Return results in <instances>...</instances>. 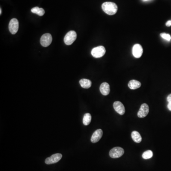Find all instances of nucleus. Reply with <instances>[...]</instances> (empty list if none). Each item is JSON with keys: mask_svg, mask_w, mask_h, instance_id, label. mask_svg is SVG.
I'll return each mask as SVG.
<instances>
[{"mask_svg": "<svg viewBox=\"0 0 171 171\" xmlns=\"http://www.w3.org/2000/svg\"><path fill=\"white\" fill-rule=\"evenodd\" d=\"M160 36L162 38H163L165 40L169 41L171 40V36L169 34L162 33V34H160Z\"/></svg>", "mask_w": 171, "mask_h": 171, "instance_id": "6ab92c4d", "label": "nucleus"}, {"mask_svg": "<svg viewBox=\"0 0 171 171\" xmlns=\"http://www.w3.org/2000/svg\"><path fill=\"white\" fill-rule=\"evenodd\" d=\"M106 49L104 46H98L92 49L91 55L96 58H99L103 56L106 53Z\"/></svg>", "mask_w": 171, "mask_h": 171, "instance_id": "7ed1b4c3", "label": "nucleus"}, {"mask_svg": "<svg viewBox=\"0 0 171 171\" xmlns=\"http://www.w3.org/2000/svg\"><path fill=\"white\" fill-rule=\"evenodd\" d=\"M110 86L107 82H103L100 86V91L101 94L104 96H107L110 93Z\"/></svg>", "mask_w": 171, "mask_h": 171, "instance_id": "f8f14e48", "label": "nucleus"}, {"mask_svg": "<svg viewBox=\"0 0 171 171\" xmlns=\"http://www.w3.org/2000/svg\"><path fill=\"white\" fill-rule=\"evenodd\" d=\"M149 112V108L148 105L146 103L143 104L138 112V117L139 118H144L147 116Z\"/></svg>", "mask_w": 171, "mask_h": 171, "instance_id": "0eeeda50", "label": "nucleus"}, {"mask_svg": "<svg viewBox=\"0 0 171 171\" xmlns=\"http://www.w3.org/2000/svg\"><path fill=\"white\" fill-rule=\"evenodd\" d=\"M52 41V38L51 34H45L43 35L40 38V43L41 45L46 47L50 45Z\"/></svg>", "mask_w": 171, "mask_h": 171, "instance_id": "39448f33", "label": "nucleus"}, {"mask_svg": "<svg viewBox=\"0 0 171 171\" xmlns=\"http://www.w3.org/2000/svg\"><path fill=\"white\" fill-rule=\"evenodd\" d=\"M131 137L134 141L137 143H139L142 141V138L139 132L137 131H134L131 133Z\"/></svg>", "mask_w": 171, "mask_h": 171, "instance_id": "2eb2a0df", "label": "nucleus"}, {"mask_svg": "<svg viewBox=\"0 0 171 171\" xmlns=\"http://www.w3.org/2000/svg\"><path fill=\"white\" fill-rule=\"evenodd\" d=\"M167 100L168 102H171V94L168 96L167 98Z\"/></svg>", "mask_w": 171, "mask_h": 171, "instance_id": "412c9836", "label": "nucleus"}, {"mask_svg": "<svg viewBox=\"0 0 171 171\" xmlns=\"http://www.w3.org/2000/svg\"><path fill=\"white\" fill-rule=\"evenodd\" d=\"M124 150L120 147H116L110 150L109 155L112 158H120L124 155Z\"/></svg>", "mask_w": 171, "mask_h": 171, "instance_id": "20e7f679", "label": "nucleus"}, {"mask_svg": "<svg viewBox=\"0 0 171 171\" xmlns=\"http://www.w3.org/2000/svg\"><path fill=\"white\" fill-rule=\"evenodd\" d=\"M128 86L131 90H136L141 87V83L138 81L133 79L129 82Z\"/></svg>", "mask_w": 171, "mask_h": 171, "instance_id": "ddd939ff", "label": "nucleus"}, {"mask_svg": "<svg viewBox=\"0 0 171 171\" xmlns=\"http://www.w3.org/2000/svg\"><path fill=\"white\" fill-rule=\"evenodd\" d=\"M166 26L167 27H170L171 26V20H169V21H167V23L165 24Z\"/></svg>", "mask_w": 171, "mask_h": 171, "instance_id": "aec40b11", "label": "nucleus"}, {"mask_svg": "<svg viewBox=\"0 0 171 171\" xmlns=\"http://www.w3.org/2000/svg\"><path fill=\"white\" fill-rule=\"evenodd\" d=\"M31 12L40 16H43L45 13V10L43 8L38 7H35L31 9Z\"/></svg>", "mask_w": 171, "mask_h": 171, "instance_id": "dca6fc26", "label": "nucleus"}, {"mask_svg": "<svg viewBox=\"0 0 171 171\" xmlns=\"http://www.w3.org/2000/svg\"><path fill=\"white\" fill-rule=\"evenodd\" d=\"M144 1H148V0H143Z\"/></svg>", "mask_w": 171, "mask_h": 171, "instance_id": "b1692460", "label": "nucleus"}, {"mask_svg": "<svg viewBox=\"0 0 171 171\" xmlns=\"http://www.w3.org/2000/svg\"><path fill=\"white\" fill-rule=\"evenodd\" d=\"M77 39V34L74 31H70L66 34L64 39L65 43L67 45H70Z\"/></svg>", "mask_w": 171, "mask_h": 171, "instance_id": "f03ea898", "label": "nucleus"}, {"mask_svg": "<svg viewBox=\"0 0 171 171\" xmlns=\"http://www.w3.org/2000/svg\"><path fill=\"white\" fill-rule=\"evenodd\" d=\"M91 121V116L90 113H86L83 119V123L85 125H88Z\"/></svg>", "mask_w": 171, "mask_h": 171, "instance_id": "f3484780", "label": "nucleus"}, {"mask_svg": "<svg viewBox=\"0 0 171 171\" xmlns=\"http://www.w3.org/2000/svg\"><path fill=\"white\" fill-rule=\"evenodd\" d=\"M102 9L105 13L109 15H114L117 11V5L113 2H105L102 5Z\"/></svg>", "mask_w": 171, "mask_h": 171, "instance_id": "f257e3e1", "label": "nucleus"}, {"mask_svg": "<svg viewBox=\"0 0 171 171\" xmlns=\"http://www.w3.org/2000/svg\"><path fill=\"white\" fill-rule=\"evenodd\" d=\"M103 134V132L101 129H99L96 130L94 132V133L93 134L92 137L91 138V142L93 143L98 142L102 137Z\"/></svg>", "mask_w": 171, "mask_h": 171, "instance_id": "9b49d317", "label": "nucleus"}, {"mask_svg": "<svg viewBox=\"0 0 171 171\" xmlns=\"http://www.w3.org/2000/svg\"><path fill=\"white\" fill-rule=\"evenodd\" d=\"M79 84L83 88L87 89L91 87L92 85V82L89 79L83 78V79L80 80Z\"/></svg>", "mask_w": 171, "mask_h": 171, "instance_id": "4468645a", "label": "nucleus"}, {"mask_svg": "<svg viewBox=\"0 0 171 171\" xmlns=\"http://www.w3.org/2000/svg\"><path fill=\"white\" fill-rule=\"evenodd\" d=\"M0 14H1V9H0Z\"/></svg>", "mask_w": 171, "mask_h": 171, "instance_id": "5701e85b", "label": "nucleus"}, {"mask_svg": "<svg viewBox=\"0 0 171 171\" xmlns=\"http://www.w3.org/2000/svg\"><path fill=\"white\" fill-rule=\"evenodd\" d=\"M62 155L61 154H55L52 155L49 158H46L45 160V163L47 164H53L59 162L62 158Z\"/></svg>", "mask_w": 171, "mask_h": 171, "instance_id": "6e6552de", "label": "nucleus"}, {"mask_svg": "<svg viewBox=\"0 0 171 171\" xmlns=\"http://www.w3.org/2000/svg\"><path fill=\"white\" fill-rule=\"evenodd\" d=\"M113 107L115 111L120 115L125 113V108L122 103L120 101H116L113 104Z\"/></svg>", "mask_w": 171, "mask_h": 171, "instance_id": "9d476101", "label": "nucleus"}, {"mask_svg": "<svg viewBox=\"0 0 171 171\" xmlns=\"http://www.w3.org/2000/svg\"><path fill=\"white\" fill-rule=\"evenodd\" d=\"M9 29L12 34H15L19 29V22L16 18L12 19L9 24Z\"/></svg>", "mask_w": 171, "mask_h": 171, "instance_id": "423d86ee", "label": "nucleus"}, {"mask_svg": "<svg viewBox=\"0 0 171 171\" xmlns=\"http://www.w3.org/2000/svg\"><path fill=\"white\" fill-rule=\"evenodd\" d=\"M153 156V152L151 150L146 151L142 155V158L144 159H148L152 158Z\"/></svg>", "mask_w": 171, "mask_h": 171, "instance_id": "a211bd4d", "label": "nucleus"}, {"mask_svg": "<svg viewBox=\"0 0 171 171\" xmlns=\"http://www.w3.org/2000/svg\"><path fill=\"white\" fill-rule=\"evenodd\" d=\"M143 53V49L141 45L139 44H136L133 47L132 53L134 56L136 58H139L141 57Z\"/></svg>", "mask_w": 171, "mask_h": 171, "instance_id": "1a4fd4ad", "label": "nucleus"}, {"mask_svg": "<svg viewBox=\"0 0 171 171\" xmlns=\"http://www.w3.org/2000/svg\"><path fill=\"white\" fill-rule=\"evenodd\" d=\"M167 108L170 111H171V102H169L167 105Z\"/></svg>", "mask_w": 171, "mask_h": 171, "instance_id": "4be33fe9", "label": "nucleus"}]
</instances>
